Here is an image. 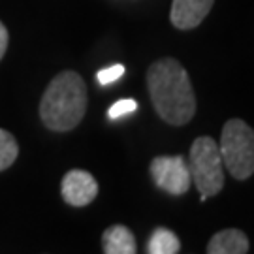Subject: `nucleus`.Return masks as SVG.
<instances>
[{
    "instance_id": "obj_5",
    "label": "nucleus",
    "mask_w": 254,
    "mask_h": 254,
    "mask_svg": "<svg viewBox=\"0 0 254 254\" xmlns=\"http://www.w3.org/2000/svg\"><path fill=\"white\" fill-rule=\"evenodd\" d=\"M149 172L154 185L170 196L187 194L192 185L190 170L183 156H156L151 160Z\"/></svg>"
},
{
    "instance_id": "obj_11",
    "label": "nucleus",
    "mask_w": 254,
    "mask_h": 254,
    "mask_svg": "<svg viewBox=\"0 0 254 254\" xmlns=\"http://www.w3.org/2000/svg\"><path fill=\"white\" fill-rule=\"evenodd\" d=\"M19 145L17 139L13 137L11 132L0 128V172L8 170L11 164L17 160Z\"/></svg>"
},
{
    "instance_id": "obj_3",
    "label": "nucleus",
    "mask_w": 254,
    "mask_h": 254,
    "mask_svg": "<svg viewBox=\"0 0 254 254\" xmlns=\"http://www.w3.org/2000/svg\"><path fill=\"white\" fill-rule=\"evenodd\" d=\"M189 170L192 183L200 192L201 200L217 196L224 187V164L218 149V141L211 136H200L194 139L189 153Z\"/></svg>"
},
{
    "instance_id": "obj_8",
    "label": "nucleus",
    "mask_w": 254,
    "mask_h": 254,
    "mask_svg": "<svg viewBox=\"0 0 254 254\" xmlns=\"http://www.w3.org/2000/svg\"><path fill=\"white\" fill-rule=\"evenodd\" d=\"M209 254H247L249 253V239L245 232L228 228L222 230L209 239L207 243Z\"/></svg>"
},
{
    "instance_id": "obj_4",
    "label": "nucleus",
    "mask_w": 254,
    "mask_h": 254,
    "mask_svg": "<svg viewBox=\"0 0 254 254\" xmlns=\"http://www.w3.org/2000/svg\"><path fill=\"white\" fill-rule=\"evenodd\" d=\"M222 164L232 177L245 181L254 173V130L241 119H230L218 141Z\"/></svg>"
},
{
    "instance_id": "obj_2",
    "label": "nucleus",
    "mask_w": 254,
    "mask_h": 254,
    "mask_svg": "<svg viewBox=\"0 0 254 254\" xmlns=\"http://www.w3.org/2000/svg\"><path fill=\"white\" fill-rule=\"evenodd\" d=\"M87 85L73 70L57 73L40 100V119L51 132H70L87 111Z\"/></svg>"
},
{
    "instance_id": "obj_6",
    "label": "nucleus",
    "mask_w": 254,
    "mask_h": 254,
    "mask_svg": "<svg viewBox=\"0 0 254 254\" xmlns=\"http://www.w3.org/2000/svg\"><path fill=\"white\" fill-rule=\"evenodd\" d=\"M61 194L68 205L85 207L98 196V183L85 170H70L63 177Z\"/></svg>"
},
{
    "instance_id": "obj_7",
    "label": "nucleus",
    "mask_w": 254,
    "mask_h": 254,
    "mask_svg": "<svg viewBox=\"0 0 254 254\" xmlns=\"http://www.w3.org/2000/svg\"><path fill=\"white\" fill-rule=\"evenodd\" d=\"M215 0H173L170 21L179 30H190L209 15Z\"/></svg>"
},
{
    "instance_id": "obj_13",
    "label": "nucleus",
    "mask_w": 254,
    "mask_h": 254,
    "mask_svg": "<svg viewBox=\"0 0 254 254\" xmlns=\"http://www.w3.org/2000/svg\"><path fill=\"white\" fill-rule=\"evenodd\" d=\"M123 75H125V66L123 64H113V66L104 68V70L96 73V79H98L100 85H109V83L117 81L119 77H123Z\"/></svg>"
},
{
    "instance_id": "obj_10",
    "label": "nucleus",
    "mask_w": 254,
    "mask_h": 254,
    "mask_svg": "<svg viewBox=\"0 0 254 254\" xmlns=\"http://www.w3.org/2000/svg\"><path fill=\"white\" fill-rule=\"evenodd\" d=\"M179 251H181V241L168 228H156L149 237L147 243L149 254H175Z\"/></svg>"
},
{
    "instance_id": "obj_12",
    "label": "nucleus",
    "mask_w": 254,
    "mask_h": 254,
    "mask_svg": "<svg viewBox=\"0 0 254 254\" xmlns=\"http://www.w3.org/2000/svg\"><path fill=\"white\" fill-rule=\"evenodd\" d=\"M137 109V102L132 100V98H125V100L115 102L111 108L108 109V117L111 121H117V119L125 117V115H130Z\"/></svg>"
},
{
    "instance_id": "obj_14",
    "label": "nucleus",
    "mask_w": 254,
    "mask_h": 254,
    "mask_svg": "<svg viewBox=\"0 0 254 254\" xmlns=\"http://www.w3.org/2000/svg\"><path fill=\"white\" fill-rule=\"evenodd\" d=\"M8 44H9V34H8V28L6 25L0 21V61L4 59V55H6V49H8Z\"/></svg>"
},
{
    "instance_id": "obj_1",
    "label": "nucleus",
    "mask_w": 254,
    "mask_h": 254,
    "mask_svg": "<svg viewBox=\"0 0 254 254\" xmlns=\"http://www.w3.org/2000/svg\"><path fill=\"white\" fill-rule=\"evenodd\" d=\"M147 89L154 111L164 123L183 127L196 113V94L189 72L175 59H160L147 70Z\"/></svg>"
},
{
    "instance_id": "obj_9",
    "label": "nucleus",
    "mask_w": 254,
    "mask_h": 254,
    "mask_svg": "<svg viewBox=\"0 0 254 254\" xmlns=\"http://www.w3.org/2000/svg\"><path fill=\"white\" fill-rule=\"evenodd\" d=\"M102 249L106 254H136V237L130 228L113 224L102 234Z\"/></svg>"
}]
</instances>
